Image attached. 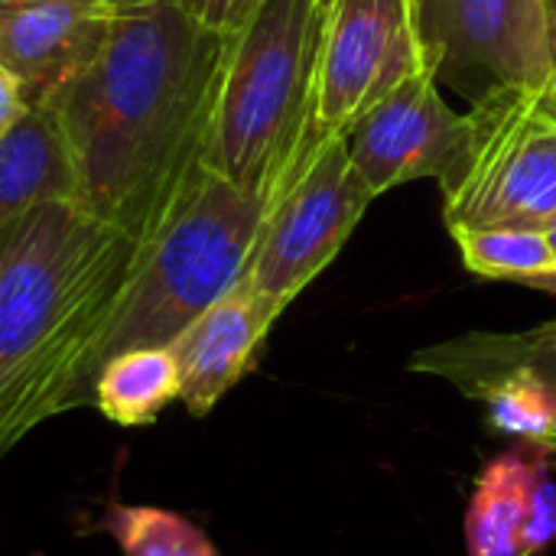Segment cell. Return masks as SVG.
<instances>
[{
    "label": "cell",
    "instance_id": "obj_16",
    "mask_svg": "<svg viewBox=\"0 0 556 556\" xmlns=\"http://www.w3.org/2000/svg\"><path fill=\"white\" fill-rule=\"evenodd\" d=\"M104 528L124 556H218L192 521L150 505H114Z\"/></svg>",
    "mask_w": 556,
    "mask_h": 556
},
{
    "label": "cell",
    "instance_id": "obj_11",
    "mask_svg": "<svg viewBox=\"0 0 556 556\" xmlns=\"http://www.w3.org/2000/svg\"><path fill=\"white\" fill-rule=\"evenodd\" d=\"M277 319L280 316L241 280L169 345L179 368V401L189 414L205 417L215 410L251 371Z\"/></svg>",
    "mask_w": 556,
    "mask_h": 556
},
{
    "label": "cell",
    "instance_id": "obj_7",
    "mask_svg": "<svg viewBox=\"0 0 556 556\" xmlns=\"http://www.w3.org/2000/svg\"><path fill=\"white\" fill-rule=\"evenodd\" d=\"M375 195L352 169L345 137L326 140L270 199L244 283L277 313L336 261Z\"/></svg>",
    "mask_w": 556,
    "mask_h": 556
},
{
    "label": "cell",
    "instance_id": "obj_6",
    "mask_svg": "<svg viewBox=\"0 0 556 556\" xmlns=\"http://www.w3.org/2000/svg\"><path fill=\"white\" fill-rule=\"evenodd\" d=\"M427 68L440 72V59L420 0H323L306 160Z\"/></svg>",
    "mask_w": 556,
    "mask_h": 556
},
{
    "label": "cell",
    "instance_id": "obj_12",
    "mask_svg": "<svg viewBox=\"0 0 556 556\" xmlns=\"http://www.w3.org/2000/svg\"><path fill=\"white\" fill-rule=\"evenodd\" d=\"M78 199V179L52 104L26 108L0 140V228L36 205Z\"/></svg>",
    "mask_w": 556,
    "mask_h": 556
},
{
    "label": "cell",
    "instance_id": "obj_20",
    "mask_svg": "<svg viewBox=\"0 0 556 556\" xmlns=\"http://www.w3.org/2000/svg\"><path fill=\"white\" fill-rule=\"evenodd\" d=\"M23 111H26V101H23V94H20V88H16V81L0 68V140L10 134V127L23 117Z\"/></svg>",
    "mask_w": 556,
    "mask_h": 556
},
{
    "label": "cell",
    "instance_id": "obj_8",
    "mask_svg": "<svg viewBox=\"0 0 556 556\" xmlns=\"http://www.w3.org/2000/svg\"><path fill=\"white\" fill-rule=\"evenodd\" d=\"M437 75V68H427L401 85L345 137L352 169L375 199L414 179H437L450 192L466 176L476 121L443 101Z\"/></svg>",
    "mask_w": 556,
    "mask_h": 556
},
{
    "label": "cell",
    "instance_id": "obj_17",
    "mask_svg": "<svg viewBox=\"0 0 556 556\" xmlns=\"http://www.w3.org/2000/svg\"><path fill=\"white\" fill-rule=\"evenodd\" d=\"M556 547V482L551 456L534 450L525 482V531L521 556H541Z\"/></svg>",
    "mask_w": 556,
    "mask_h": 556
},
{
    "label": "cell",
    "instance_id": "obj_23",
    "mask_svg": "<svg viewBox=\"0 0 556 556\" xmlns=\"http://www.w3.org/2000/svg\"><path fill=\"white\" fill-rule=\"evenodd\" d=\"M33 3H46V0H0V13L23 10V7H33Z\"/></svg>",
    "mask_w": 556,
    "mask_h": 556
},
{
    "label": "cell",
    "instance_id": "obj_13",
    "mask_svg": "<svg viewBox=\"0 0 556 556\" xmlns=\"http://www.w3.org/2000/svg\"><path fill=\"white\" fill-rule=\"evenodd\" d=\"M531 446H515L489 459L479 476L466 511L469 556H521L525 531V482Z\"/></svg>",
    "mask_w": 556,
    "mask_h": 556
},
{
    "label": "cell",
    "instance_id": "obj_3",
    "mask_svg": "<svg viewBox=\"0 0 556 556\" xmlns=\"http://www.w3.org/2000/svg\"><path fill=\"white\" fill-rule=\"evenodd\" d=\"M323 0H261L231 33L202 166L270 199L306 163Z\"/></svg>",
    "mask_w": 556,
    "mask_h": 556
},
{
    "label": "cell",
    "instance_id": "obj_1",
    "mask_svg": "<svg viewBox=\"0 0 556 556\" xmlns=\"http://www.w3.org/2000/svg\"><path fill=\"white\" fill-rule=\"evenodd\" d=\"M228 33L176 0H117L98 62L52 104L78 202L150 238L202 169Z\"/></svg>",
    "mask_w": 556,
    "mask_h": 556
},
{
    "label": "cell",
    "instance_id": "obj_2",
    "mask_svg": "<svg viewBox=\"0 0 556 556\" xmlns=\"http://www.w3.org/2000/svg\"><path fill=\"white\" fill-rule=\"evenodd\" d=\"M143 244L78 199L0 228V459L39 424L94 401V349Z\"/></svg>",
    "mask_w": 556,
    "mask_h": 556
},
{
    "label": "cell",
    "instance_id": "obj_5",
    "mask_svg": "<svg viewBox=\"0 0 556 556\" xmlns=\"http://www.w3.org/2000/svg\"><path fill=\"white\" fill-rule=\"evenodd\" d=\"M469 114L476 150L466 176L443 192L446 228H556L554 85H492Z\"/></svg>",
    "mask_w": 556,
    "mask_h": 556
},
{
    "label": "cell",
    "instance_id": "obj_14",
    "mask_svg": "<svg viewBox=\"0 0 556 556\" xmlns=\"http://www.w3.org/2000/svg\"><path fill=\"white\" fill-rule=\"evenodd\" d=\"M173 401H179V368L169 349H134L104 362L91 404L117 427H150Z\"/></svg>",
    "mask_w": 556,
    "mask_h": 556
},
{
    "label": "cell",
    "instance_id": "obj_15",
    "mask_svg": "<svg viewBox=\"0 0 556 556\" xmlns=\"http://www.w3.org/2000/svg\"><path fill=\"white\" fill-rule=\"evenodd\" d=\"M463 264L476 277L528 283L556 270V254L547 231L531 228H459L450 231Z\"/></svg>",
    "mask_w": 556,
    "mask_h": 556
},
{
    "label": "cell",
    "instance_id": "obj_10",
    "mask_svg": "<svg viewBox=\"0 0 556 556\" xmlns=\"http://www.w3.org/2000/svg\"><path fill=\"white\" fill-rule=\"evenodd\" d=\"M117 0H46L0 13V68L26 108L55 104L104 52Z\"/></svg>",
    "mask_w": 556,
    "mask_h": 556
},
{
    "label": "cell",
    "instance_id": "obj_4",
    "mask_svg": "<svg viewBox=\"0 0 556 556\" xmlns=\"http://www.w3.org/2000/svg\"><path fill=\"white\" fill-rule=\"evenodd\" d=\"M264 215V195L244 192L202 166L147 238L94 349V381L114 355L169 349L208 306L231 293L248 274Z\"/></svg>",
    "mask_w": 556,
    "mask_h": 556
},
{
    "label": "cell",
    "instance_id": "obj_9",
    "mask_svg": "<svg viewBox=\"0 0 556 556\" xmlns=\"http://www.w3.org/2000/svg\"><path fill=\"white\" fill-rule=\"evenodd\" d=\"M420 20L440 72L453 62L492 85H554L544 0H420Z\"/></svg>",
    "mask_w": 556,
    "mask_h": 556
},
{
    "label": "cell",
    "instance_id": "obj_21",
    "mask_svg": "<svg viewBox=\"0 0 556 556\" xmlns=\"http://www.w3.org/2000/svg\"><path fill=\"white\" fill-rule=\"evenodd\" d=\"M544 13H547V46H551V81L556 91V0H544Z\"/></svg>",
    "mask_w": 556,
    "mask_h": 556
},
{
    "label": "cell",
    "instance_id": "obj_18",
    "mask_svg": "<svg viewBox=\"0 0 556 556\" xmlns=\"http://www.w3.org/2000/svg\"><path fill=\"white\" fill-rule=\"evenodd\" d=\"M498 349L525 365L528 371H534L538 378H544L551 384V391L556 394V339L554 336H544L541 329L534 332H492Z\"/></svg>",
    "mask_w": 556,
    "mask_h": 556
},
{
    "label": "cell",
    "instance_id": "obj_19",
    "mask_svg": "<svg viewBox=\"0 0 556 556\" xmlns=\"http://www.w3.org/2000/svg\"><path fill=\"white\" fill-rule=\"evenodd\" d=\"M186 13H192L199 23H205L208 29H218V33H235L248 16L251 10L261 3V0H176Z\"/></svg>",
    "mask_w": 556,
    "mask_h": 556
},
{
    "label": "cell",
    "instance_id": "obj_22",
    "mask_svg": "<svg viewBox=\"0 0 556 556\" xmlns=\"http://www.w3.org/2000/svg\"><path fill=\"white\" fill-rule=\"evenodd\" d=\"M525 287H534V290H544V293H554L556 296V270L544 274V277H534V280H528ZM541 332H544V336H554L556 339V319H551L547 326H541Z\"/></svg>",
    "mask_w": 556,
    "mask_h": 556
},
{
    "label": "cell",
    "instance_id": "obj_24",
    "mask_svg": "<svg viewBox=\"0 0 556 556\" xmlns=\"http://www.w3.org/2000/svg\"><path fill=\"white\" fill-rule=\"evenodd\" d=\"M547 238H551V248H554V254H556V228H551V231H547Z\"/></svg>",
    "mask_w": 556,
    "mask_h": 556
}]
</instances>
